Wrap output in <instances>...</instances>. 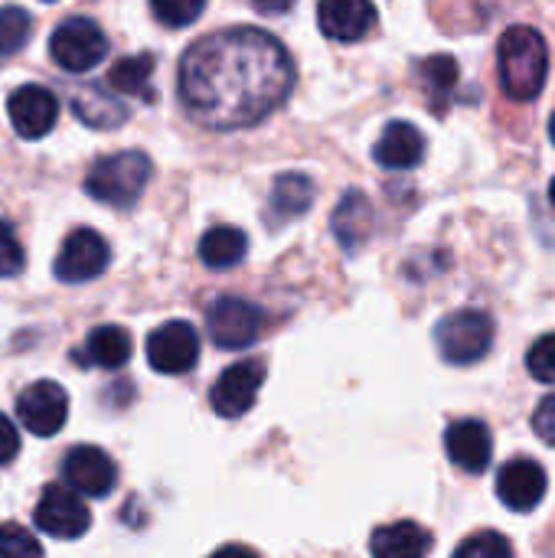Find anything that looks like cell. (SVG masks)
<instances>
[{"mask_svg": "<svg viewBox=\"0 0 555 558\" xmlns=\"http://www.w3.org/2000/svg\"><path fill=\"white\" fill-rule=\"evenodd\" d=\"M294 88L288 49L258 26H232L196 39L177 69L183 111L213 131H239L278 111Z\"/></svg>", "mask_w": 555, "mask_h": 558, "instance_id": "obj_1", "label": "cell"}, {"mask_svg": "<svg viewBox=\"0 0 555 558\" xmlns=\"http://www.w3.org/2000/svg\"><path fill=\"white\" fill-rule=\"evenodd\" d=\"M500 85L514 101H533L550 75V46L533 26H510L497 46Z\"/></svg>", "mask_w": 555, "mask_h": 558, "instance_id": "obj_2", "label": "cell"}, {"mask_svg": "<svg viewBox=\"0 0 555 558\" xmlns=\"http://www.w3.org/2000/svg\"><path fill=\"white\" fill-rule=\"evenodd\" d=\"M154 163L141 150H121L98 157L92 170L85 173V190L92 199L108 203L114 209H128L141 199L144 186L150 183Z\"/></svg>", "mask_w": 555, "mask_h": 558, "instance_id": "obj_3", "label": "cell"}, {"mask_svg": "<svg viewBox=\"0 0 555 558\" xmlns=\"http://www.w3.org/2000/svg\"><path fill=\"white\" fill-rule=\"evenodd\" d=\"M435 347L445 363L471 366L481 363L494 347V317L478 307H461L435 327Z\"/></svg>", "mask_w": 555, "mask_h": 558, "instance_id": "obj_4", "label": "cell"}, {"mask_svg": "<svg viewBox=\"0 0 555 558\" xmlns=\"http://www.w3.org/2000/svg\"><path fill=\"white\" fill-rule=\"evenodd\" d=\"M49 52L59 69L65 72H88L108 56V36L105 29L88 16H69L62 20L49 36Z\"/></svg>", "mask_w": 555, "mask_h": 558, "instance_id": "obj_5", "label": "cell"}, {"mask_svg": "<svg viewBox=\"0 0 555 558\" xmlns=\"http://www.w3.org/2000/svg\"><path fill=\"white\" fill-rule=\"evenodd\" d=\"M206 330L219 350H245L262 337L265 311L245 298L226 294V298L213 301V307L206 314Z\"/></svg>", "mask_w": 555, "mask_h": 558, "instance_id": "obj_6", "label": "cell"}, {"mask_svg": "<svg viewBox=\"0 0 555 558\" xmlns=\"http://www.w3.org/2000/svg\"><path fill=\"white\" fill-rule=\"evenodd\" d=\"M33 523L39 533H46L49 539H79L88 533L92 526V513L82 504V494L72 490L69 484H49L33 510Z\"/></svg>", "mask_w": 555, "mask_h": 558, "instance_id": "obj_7", "label": "cell"}, {"mask_svg": "<svg viewBox=\"0 0 555 558\" xmlns=\"http://www.w3.org/2000/svg\"><path fill=\"white\" fill-rule=\"evenodd\" d=\"M262 386H265V363L239 360L229 369H222V376L209 389V405L219 418H242L255 405Z\"/></svg>", "mask_w": 555, "mask_h": 558, "instance_id": "obj_8", "label": "cell"}, {"mask_svg": "<svg viewBox=\"0 0 555 558\" xmlns=\"http://www.w3.org/2000/svg\"><path fill=\"white\" fill-rule=\"evenodd\" d=\"M108 262H111L108 242L95 229H75L65 235V242L52 262V271L62 284H82V281L98 278L108 268Z\"/></svg>", "mask_w": 555, "mask_h": 558, "instance_id": "obj_9", "label": "cell"}, {"mask_svg": "<svg viewBox=\"0 0 555 558\" xmlns=\"http://www.w3.org/2000/svg\"><path fill=\"white\" fill-rule=\"evenodd\" d=\"M200 360V337L186 320H167L147 337V363L164 376H183Z\"/></svg>", "mask_w": 555, "mask_h": 558, "instance_id": "obj_10", "label": "cell"}, {"mask_svg": "<svg viewBox=\"0 0 555 558\" xmlns=\"http://www.w3.org/2000/svg\"><path fill=\"white\" fill-rule=\"evenodd\" d=\"M16 418L20 425L36 438H52L65 418H69V396L59 383H33L16 399Z\"/></svg>", "mask_w": 555, "mask_h": 558, "instance_id": "obj_11", "label": "cell"}, {"mask_svg": "<svg viewBox=\"0 0 555 558\" xmlns=\"http://www.w3.org/2000/svg\"><path fill=\"white\" fill-rule=\"evenodd\" d=\"M62 481L82 497H108L118 484V464L95 445H79L62 458Z\"/></svg>", "mask_w": 555, "mask_h": 558, "instance_id": "obj_12", "label": "cell"}, {"mask_svg": "<svg viewBox=\"0 0 555 558\" xmlns=\"http://www.w3.org/2000/svg\"><path fill=\"white\" fill-rule=\"evenodd\" d=\"M546 487H550L546 471L530 458H514L497 474V497L514 513L536 510L543 504V497H546Z\"/></svg>", "mask_w": 555, "mask_h": 558, "instance_id": "obj_13", "label": "cell"}, {"mask_svg": "<svg viewBox=\"0 0 555 558\" xmlns=\"http://www.w3.org/2000/svg\"><path fill=\"white\" fill-rule=\"evenodd\" d=\"M445 451L448 461L464 474H484L494 461V435L481 418H461L448 425Z\"/></svg>", "mask_w": 555, "mask_h": 558, "instance_id": "obj_14", "label": "cell"}, {"mask_svg": "<svg viewBox=\"0 0 555 558\" xmlns=\"http://www.w3.org/2000/svg\"><path fill=\"white\" fill-rule=\"evenodd\" d=\"M10 111V124L20 137L26 141H39L56 128V114H59V101L49 88L43 85H23L10 95L7 101Z\"/></svg>", "mask_w": 555, "mask_h": 558, "instance_id": "obj_15", "label": "cell"}, {"mask_svg": "<svg viewBox=\"0 0 555 558\" xmlns=\"http://www.w3.org/2000/svg\"><path fill=\"white\" fill-rule=\"evenodd\" d=\"M317 23L337 43H357L376 26V7L373 0H321Z\"/></svg>", "mask_w": 555, "mask_h": 558, "instance_id": "obj_16", "label": "cell"}, {"mask_svg": "<svg viewBox=\"0 0 555 558\" xmlns=\"http://www.w3.org/2000/svg\"><path fill=\"white\" fill-rule=\"evenodd\" d=\"M373 160L386 170H412L425 160V134L409 121H389L373 147Z\"/></svg>", "mask_w": 555, "mask_h": 558, "instance_id": "obj_17", "label": "cell"}, {"mask_svg": "<svg viewBox=\"0 0 555 558\" xmlns=\"http://www.w3.org/2000/svg\"><path fill=\"white\" fill-rule=\"evenodd\" d=\"M72 114L95 131H111L128 121V105L114 98V88L92 82L72 95Z\"/></svg>", "mask_w": 555, "mask_h": 558, "instance_id": "obj_18", "label": "cell"}, {"mask_svg": "<svg viewBox=\"0 0 555 558\" xmlns=\"http://www.w3.org/2000/svg\"><path fill=\"white\" fill-rule=\"evenodd\" d=\"M432 546H435L432 533L412 520L379 526L370 539V553L376 558H419L429 556Z\"/></svg>", "mask_w": 555, "mask_h": 558, "instance_id": "obj_19", "label": "cell"}, {"mask_svg": "<svg viewBox=\"0 0 555 558\" xmlns=\"http://www.w3.org/2000/svg\"><path fill=\"white\" fill-rule=\"evenodd\" d=\"M75 360L82 366H95V369H121L128 360H131V337L124 327H114V324H105V327H95L85 343L79 347Z\"/></svg>", "mask_w": 555, "mask_h": 558, "instance_id": "obj_20", "label": "cell"}, {"mask_svg": "<svg viewBox=\"0 0 555 558\" xmlns=\"http://www.w3.org/2000/svg\"><path fill=\"white\" fill-rule=\"evenodd\" d=\"M330 229H334L337 242L347 252H357L370 239V232H373V206H370V199L360 190H350L337 203L334 219H330Z\"/></svg>", "mask_w": 555, "mask_h": 558, "instance_id": "obj_21", "label": "cell"}, {"mask_svg": "<svg viewBox=\"0 0 555 558\" xmlns=\"http://www.w3.org/2000/svg\"><path fill=\"white\" fill-rule=\"evenodd\" d=\"M314 203V183L304 173H281L272 183V196H268V219L275 226L298 219L311 209Z\"/></svg>", "mask_w": 555, "mask_h": 558, "instance_id": "obj_22", "label": "cell"}, {"mask_svg": "<svg viewBox=\"0 0 555 558\" xmlns=\"http://www.w3.org/2000/svg\"><path fill=\"white\" fill-rule=\"evenodd\" d=\"M458 62L451 56H429L419 62V82H422V92H425V101L435 114H445L451 98H455V88H458Z\"/></svg>", "mask_w": 555, "mask_h": 558, "instance_id": "obj_23", "label": "cell"}, {"mask_svg": "<svg viewBox=\"0 0 555 558\" xmlns=\"http://www.w3.org/2000/svg\"><path fill=\"white\" fill-rule=\"evenodd\" d=\"M108 88L121 95H134L141 101H154V52H137L124 56L108 69Z\"/></svg>", "mask_w": 555, "mask_h": 558, "instance_id": "obj_24", "label": "cell"}, {"mask_svg": "<svg viewBox=\"0 0 555 558\" xmlns=\"http://www.w3.org/2000/svg\"><path fill=\"white\" fill-rule=\"evenodd\" d=\"M249 239L242 229L236 226H213L209 232H203L200 239V262L213 271H226L232 265H239L245 258Z\"/></svg>", "mask_w": 555, "mask_h": 558, "instance_id": "obj_25", "label": "cell"}, {"mask_svg": "<svg viewBox=\"0 0 555 558\" xmlns=\"http://www.w3.org/2000/svg\"><path fill=\"white\" fill-rule=\"evenodd\" d=\"M33 33V20L23 7H3L0 10V59L16 56Z\"/></svg>", "mask_w": 555, "mask_h": 558, "instance_id": "obj_26", "label": "cell"}, {"mask_svg": "<svg viewBox=\"0 0 555 558\" xmlns=\"http://www.w3.org/2000/svg\"><path fill=\"white\" fill-rule=\"evenodd\" d=\"M206 10V0H150V13L157 23L180 29L200 20V13Z\"/></svg>", "mask_w": 555, "mask_h": 558, "instance_id": "obj_27", "label": "cell"}, {"mask_svg": "<svg viewBox=\"0 0 555 558\" xmlns=\"http://www.w3.org/2000/svg\"><path fill=\"white\" fill-rule=\"evenodd\" d=\"M458 558H507L514 556V543L504 539L500 533H478L471 539H464L458 549H455Z\"/></svg>", "mask_w": 555, "mask_h": 558, "instance_id": "obj_28", "label": "cell"}, {"mask_svg": "<svg viewBox=\"0 0 555 558\" xmlns=\"http://www.w3.org/2000/svg\"><path fill=\"white\" fill-rule=\"evenodd\" d=\"M36 558L43 556V546L33 533H26L16 523H3L0 526V558Z\"/></svg>", "mask_w": 555, "mask_h": 558, "instance_id": "obj_29", "label": "cell"}, {"mask_svg": "<svg viewBox=\"0 0 555 558\" xmlns=\"http://www.w3.org/2000/svg\"><path fill=\"white\" fill-rule=\"evenodd\" d=\"M26 265V252L20 245V235L16 229L0 219V278H16Z\"/></svg>", "mask_w": 555, "mask_h": 558, "instance_id": "obj_30", "label": "cell"}, {"mask_svg": "<svg viewBox=\"0 0 555 558\" xmlns=\"http://www.w3.org/2000/svg\"><path fill=\"white\" fill-rule=\"evenodd\" d=\"M527 369H530L533 379L555 386V333L540 337V340L530 347V353H527Z\"/></svg>", "mask_w": 555, "mask_h": 558, "instance_id": "obj_31", "label": "cell"}, {"mask_svg": "<svg viewBox=\"0 0 555 558\" xmlns=\"http://www.w3.org/2000/svg\"><path fill=\"white\" fill-rule=\"evenodd\" d=\"M533 432H536L540 441H546V445L555 448V396H546L536 405V412H533Z\"/></svg>", "mask_w": 555, "mask_h": 558, "instance_id": "obj_32", "label": "cell"}, {"mask_svg": "<svg viewBox=\"0 0 555 558\" xmlns=\"http://www.w3.org/2000/svg\"><path fill=\"white\" fill-rule=\"evenodd\" d=\"M20 454V432L10 425V418L0 415V464H10Z\"/></svg>", "mask_w": 555, "mask_h": 558, "instance_id": "obj_33", "label": "cell"}, {"mask_svg": "<svg viewBox=\"0 0 555 558\" xmlns=\"http://www.w3.org/2000/svg\"><path fill=\"white\" fill-rule=\"evenodd\" d=\"M294 3H298V0H252V7H255L258 13H265V16H281V13H288Z\"/></svg>", "mask_w": 555, "mask_h": 558, "instance_id": "obj_34", "label": "cell"}, {"mask_svg": "<svg viewBox=\"0 0 555 558\" xmlns=\"http://www.w3.org/2000/svg\"><path fill=\"white\" fill-rule=\"evenodd\" d=\"M550 137L555 141V114H553V121H550Z\"/></svg>", "mask_w": 555, "mask_h": 558, "instance_id": "obj_35", "label": "cell"}, {"mask_svg": "<svg viewBox=\"0 0 555 558\" xmlns=\"http://www.w3.org/2000/svg\"><path fill=\"white\" fill-rule=\"evenodd\" d=\"M550 199H553V206H555V180H553V186H550Z\"/></svg>", "mask_w": 555, "mask_h": 558, "instance_id": "obj_36", "label": "cell"}, {"mask_svg": "<svg viewBox=\"0 0 555 558\" xmlns=\"http://www.w3.org/2000/svg\"><path fill=\"white\" fill-rule=\"evenodd\" d=\"M46 3H52V0H46Z\"/></svg>", "mask_w": 555, "mask_h": 558, "instance_id": "obj_37", "label": "cell"}]
</instances>
